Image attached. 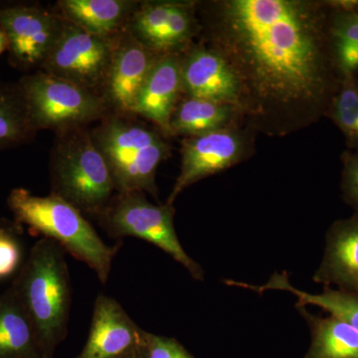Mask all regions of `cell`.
<instances>
[{
  "instance_id": "obj_1",
  "label": "cell",
  "mask_w": 358,
  "mask_h": 358,
  "mask_svg": "<svg viewBox=\"0 0 358 358\" xmlns=\"http://www.w3.org/2000/svg\"><path fill=\"white\" fill-rule=\"evenodd\" d=\"M329 13L327 0L197 1L196 41L232 70L244 126L282 138L327 117L343 79Z\"/></svg>"
},
{
  "instance_id": "obj_2",
  "label": "cell",
  "mask_w": 358,
  "mask_h": 358,
  "mask_svg": "<svg viewBox=\"0 0 358 358\" xmlns=\"http://www.w3.org/2000/svg\"><path fill=\"white\" fill-rule=\"evenodd\" d=\"M11 286L34 324L45 357H53L67 336L72 301L64 250L53 240L41 238Z\"/></svg>"
},
{
  "instance_id": "obj_3",
  "label": "cell",
  "mask_w": 358,
  "mask_h": 358,
  "mask_svg": "<svg viewBox=\"0 0 358 358\" xmlns=\"http://www.w3.org/2000/svg\"><path fill=\"white\" fill-rule=\"evenodd\" d=\"M134 117L109 114L90 131L107 162L117 192H148L157 199L155 174L171 155V145L159 129Z\"/></svg>"
},
{
  "instance_id": "obj_4",
  "label": "cell",
  "mask_w": 358,
  "mask_h": 358,
  "mask_svg": "<svg viewBox=\"0 0 358 358\" xmlns=\"http://www.w3.org/2000/svg\"><path fill=\"white\" fill-rule=\"evenodd\" d=\"M7 205L16 222L53 240L65 252L88 265L106 284L117 249L101 239L83 213L55 195L36 196L24 188H15Z\"/></svg>"
},
{
  "instance_id": "obj_5",
  "label": "cell",
  "mask_w": 358,
  "mask_h": 358,
  "mask_svg": "<svg viewBox=\"0 0 358 358\" xmlns=\"http://www.w3.org/2000/svg\"><path fill=\"white\" fill-rule=\"evenodd\" d=\"M50 178L51 194L96 217L117 192L107 162L87 128L57 134L51 154Z\"/></svg>"
},
{
  "instance_id": "obj_6",
  "label": "cell",
  "mask_w": 358,
  "mask_h": 358,
  "mask_svg": "<svg viewBox=\"0 0 358 358\" xmlns=\"http://www.w3.org/2000/svg\"><path fill=\"white\" fill-rule=\"evenodd\" d=\"M28 117L35 131L51 129L56 134L87 128L100 122L109 110L100 95L42 71L18 81Z\"/></svg>"
},
{
  "instance_id": "obj_7",
  "label": "cell",
  "mask_w": 358,
  "mask_h": 358,
  "mask_svg": "<svg viewBox=\"0 0 358 358\" xmlns=\"http://www.w3.org/2000/svg\"><path fill=\"white\" fill-rule=\"evenodd\" d=\"M173 205L152 204L145 192H117L99 221L113 237H136L159 247L182 265L192 278L202 281L203 270L188 256L174 227Z\"/></svg>"
},
{
  "instance_id": "obj_8",
  "label": "cell",
  "mask_w": 358,
  "mask_h": 358,
  "mask_svg": "<svg viewBox=\"0 0 358 358\" xmlns=\"http://www.w3.org/2000/svg\"><path fill=\"white\" fill-rule=\"evenodd\" d=\"M256 133L241 124H231L181 141L180 173L166 203L173 205L188 186L230 167L255 154Z\"/></svg>"
},
{
  "instance_id": "obj_9",
  "label": "cell",
  "mask_w": 358,
  "mask_h": 358,
  "mask_svg": "<svg viewBox=\"0 0 358 358\" xmlns=\"http://www.w3.org/2000/svg\"><path fill=\"white\" fill-rule=\"evenodd\" d=\"M127 29L152 53L182 54L199 36L197 1H138Z\"/></svg>"
},
{
  "instance_id": "obj_10",
  "label": "cell",
  "mask_w": 358,
  "mask_h": 358,
  "mask_svg": "<svg viewBox=\"0 0 358 358\" xmlns=\"http://www.w3.org/2000/svg\"><path fill=\"white\" fill-rule=\"evenodd\" d=\"M65 18L40 3L0 6V24L8 40L9 61L16 69L39 71L64 29Z\"/></svg>"
},
{
  "instance_id": "obj_11",
  "label": "cell",
  "mask_w": 358,
  "mask_h": 358,
  "mask_svg": "<svg viewBox=\"0 0 358 358\" xmlns=\"http://www.w3.org/2000/svg\"><path fill=\"white\" fill-rule=\"evenodd\" d=\"M115 38L90 34L66 20L57 43L39 71L100 95L109 72Z\"/></svg>"
},
{
  "instance_id": "obj_12",
  "label": "cell",
  "mask_w": 358,
  "mask_h": 358,
  "mask_svg": "<svg viewBox=\"0 0 358 358\" xmlns=\"http://www.w3.org/2000/svg\"><path fill=\"white\" fill-rule=\"evenodd\" d=\"M159 56L136 41L127 28L115 36L109 72L100 94L110 114L133 115L141 87Z\"/></svg>"
},
{
  "instance_id": "obj_13",
  "label": "cell",
  "mask_w": 358,
  "mask_h": 358,
  "mask_svg": "<svg viewBox=\"0 0 358 358\" xmlns=\"http://www.w3.org/2000/svg\"><path fill=\"white\" fill-rule=\"evenodd\" d=\"M143 331L115 299L100 294L88 339L78 358H141Z\"/></svg>"
},
{
  "instance_id": "obj_14",
  "label": "cell",
  "mask_w": 358,
  "mask_h": 358,
  "mask_svg": "<svg viewBox=\"0 0 358 358\" xmlns=\"http://www.w3.org/2000/svg\"><path fill=\"white\" fill-rule=\"evenodd\" d=\"M182 96L234 106L238 86L232 70L218 51L200 41L181 54Z\"/></svg>"
},
{
  "instance_id": "obj_15",
  "label": "cell",
  "mask_w": 358,
  "mask_h": 358,
  "mask_svg": "<svg viewBox=\"0 0 358 358\" xmlns=\"http://www.w3.org/2000/svg\"><path fill=\"white\" fill-rule=\"evenodd\" d=\"M181 54L159 55L148 73L133 115L152 122L167 138L169 122L182 96Z\"/></svg>"
},
{
  "instance_id": "obj_16",
  "label": "cell",
  "mask_w": 358,
  "mask_h": 358,
  "mask_svg": "<svg viewBox=\"0 0 358 358\" xmlns=\"http://www.w3.org/2000/svg\"><path fill=\"white\" fill-rule=\"evenodd\" d=\"M313 281L358 296V212L336 221L327 231L324 258Z\"/></svg>"
},
{
  "instance_id": "obj_17",
  "label": "cell",
  "mask_w": 358,
  "mask_h": 358,
  "mask_svg": "<svg viewBox=\"0 0 358 358\" xmlns=\"http://www.w3.org/2000/svg\"><path fill=\"white\" fill-rule=\"evenodd\" d=\"M138 4L134 0H60L56 7L66 20L84 31L113 38L128 27Z\"/></svg>"
},
{
  "instance_id": "obj_18",
  "label": "cell",
  "mask_w": 358,
  "mask_h": 358,
  "mask_svg": "<svg viewBox=\"0 0 358 358\" xmlns=\"http://www.w3.org/2000/svg\"><path fill=\"white\" fill-rule=\"evenodd\" d=\"M0 358H46L34 324L13 286L0 294Z\"/></svg>"
},
{
  "instance_id": "obj_19",
  "label": "cell",
  "mask_w": 358,
  "mask_h": 358,
  "mask_svg": "<svg viewBox=\"0 0 358 358\" xmlns=\"http://www.w3.org/2000/svg\"><path fill=\"white\" fill-rule=\"evenodd\" d=\"M235 124L243 122L234 106L182 96L171 115L167 138L200 136Z\"/></svg>"
},
{
  "instance_id": "obj_20",
  "label": "cell",
  "mask_w": 358,
  "mask_h": 358,
  "mask_svg": "<svg viewBox=\"0 0 358 358\" xmlns=\"http://www.w3.org/2000/svg\"><path fill=\"white\" fill-rule=\"evenodd\" d=\"M226 285L251 289L256 293H264L267 291H282L293 294L298 298L296 307L305 308L306 306L313 305L327 310L329 315L348 322L358 331V296L346 293L341 289L324 287L320 294H308L307 292L294 288L289 281L286 273H275L266 284L261 286L226 280Z\"/></svg>"
},
{
  "instance_id": "obj_21",
  "label": "cell",
  "mask_w": 358,
  "mask_h": 358,
  "mask_svg": "<svg viewBox=\"0 0 358 358\" xmlns=\"http://www.w3.org/2000/svg\"><path fill=\"white\" fill-rule=\"evenodd\" d=\"M300 308L312 327V345L307 358H358L357 329L333 315L313 317Z\"/></svg>"
},
{
  "instance_id": "obj_22",
  "label": "cell",
  "mask_w": 358,
  "mask_h": 358,
  "mask_svg": "<svg viewBox=\"0 0 358 358\" xmlns=\"http://www.w3.org/2000/svg\"><path fill=\"white\" fill-rule=\"evenodd\" d=\"M329 13V36L331 52L341 77L358 76V13L331 6Z\"/></svg>"
},
{
  "instance_id": "obj_23",
  "label": "cell",
  "mask_w": 358,
  "mask_h": 358,
  "mask_svg": "<svg viewBox=\"0 0 358 358\" xmlns=\"http://www.w3.org/2000/svg\"><path fill=\"white\" fill-rule=\"evenodd\" d=\"M36 133L17 83L0 84V150L22 145Z\"/></svg>"
},
{
  "instance_id": "obj_24",
  "label": "cell",
  "mask_w": 358,
  "mask_h": 358,
  "mask_svg": "<svg viewBox=\"0 0 358 358\" xmlns=\"http://www.w3.org/2000/svg\"><path fill=\"white\" fill-rule=\"evenodd\" d=\"M345 138L346 150L358 152V76L345 75L331 101L327 117Z\"/></svg>"
},
{
  "instance_id": "obj_25",
  "label": "cell",
  "mask_w": 358,
  "mask_h": 358,
  "mask_svg": "<svg viewBox=\"0 0 358 358\" xmlns=\"http://www.w3.org/2000/svg\"><path fill=\"white\" fill-rule=\"evenodd\" d=\"M22 247L10 225L0 223V281L22 267Z\"/></svg>"
},
{
  "instance_id": "obj_26",
  "label": "cell",
  "mask_w": 358,
  "mask_h": 358,
  "mask_svg": "<svg viewBox=\"0 0 358 358\" xmlns=\"http://www.w3.org/2000/svg\"><path fill=\"white\" fill-rule=\"evenodd\" d=\"M141 358H194L176 339L143 331Z\"/></svg>"
},
{
  "instance_id": "obj_27",
  "label": "cell",
  "mask_w": 358,
  "mask_h": 358,
  "mask_svg": "<svg viewBox=\"0 0 358 358\" xmlns=\"http://www.w3.org/2000/svg\"><path fill=\"white\" fill-rule=\"evenodd\" d=\"M341 189L346 204L358 212V152L345 150L341 155Z\"/></svg>"
},
{
  "instance_id": "obj_28",
  "label": "cell",
  "mask_w": 358,
  "mask_h": 358,
  "mask_svg": "<svg viewBox=\"0 0 358 358\" xmlns=\"http://www.w3.org/2000/svg\"><path fill=\"white\" fill-rule=\"evenodd\" d=\"M331 6L358 13V0H329Z\"/></svg>"
},
{
  "instance_id": "obj_29",
  "label": "cell",
  "mask_w": 358,
  "mask_h": 358,
  "mask_svg": "<svg viewBox=\"0 0 358 358\" xmlns=\"http://www.w3.org/2000/svg\"><path fill=\"white\" fill-rule=\"evenodd\" d=\"M6 50H8V40H7L3 27L0 24V56Z\"/></svg>"
}]
</instances>
